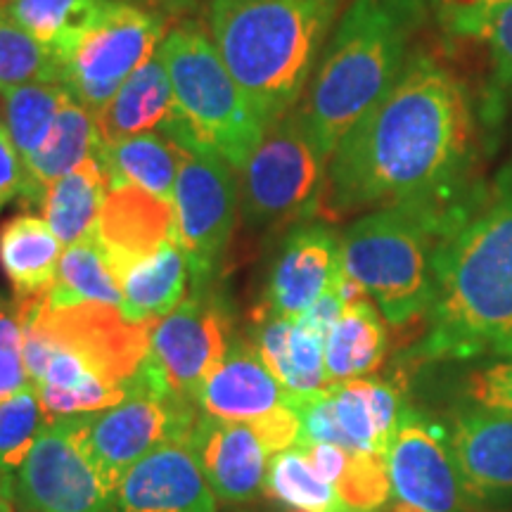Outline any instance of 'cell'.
<instances>
[{"label": "cell", "instance_id": "1", "mask_svg": "<svg viewBox=\"0 0 512 512\" xmlns=\"http://www.w3.org/2000/svg\"><path fill=\"white\" fill-rule=\"evenodd\" d=\"M475 112L446 64L411 53L399 79L351 128L328 164L323 209L335 219L401 204H458L472 164Z\"/></svg>", "mask_w": 512, "mask_h": 512}, {"label": "cell", "instance_id": "2", "mask_svg": "<svg viewBox=\"0 0 512 512\" xmlns=\"http://www.w3.org/2000/svg\"><path fill=\"white\" fill-rule=\"evenodd\" d=\"M415 361L512 358V164L441 240L437 290Z\"/></svg>", "mask_w": 512, "mask_h": 512}, {"label": "cell", "instance_id": "3", "mask_svg": "<svg viewBox=\"0 0 512 512\" xmlns=\"http://www.w3.org/2000/svg\"><path fill=\"white\" fill-rule=\"evenodd\" d=\"M24 332V363L46 418L98 413L138 387L152 323H133L119 306H50L15 299Z\"/></svg>", "mask_w": 512, "mask_h": 512}, {"label": "cell", "instance_id": "4", "mask_svg": "<svg viewBox=\"0 0 512 512\" xmlns=\"http://www.w3.org/2000/svg\"><path fill=\"white\" fill-rule=\"evenodd\" d=\"M342 0H209V29L264 126L297 107Z\"/></svg>", "mask_w": 512, "mask_h": 512}, {"label": "cell", "instance_id": "5", "mask_svg": "<svg viewBox=\"0 0 512 512\" xmlns=\"http://www.w3.org/2000/svg\"><path fill=\"white\" fill-rule=\"evenodd\" d=\"M422 15V0H351L339 17L299 105L325 157L399 79Z\"/></svg>", "mask_w": 512, "mask_h": 512}, {"label": "cell", "instance_id": "6", "mask_svg": "<svg viewBox=\"0 0 512 512\" xmlns=\"http://www.w3.org/2000/svg\"><path fill=\"white\" fill-rule=\"evenodd\" d=\"M467 202L401 204L363 214L339 235L342 271L389 325L427 316L437 290L441 240Z\"/></svg>", "mask_w": 512, "mask_h": 512}, {"label": "cell", "instance_id": "7", "mask_svg": "<svg viewBox=\"0 0 512 512\" xmlns=\"http://www.w3.org/2000/svg\"><path fill=\"white\" fill-rule=\"evenodd\" d=\"M174 88V114L159 128L174 143L216 152L235 171L264 136L266 126L249 110L240 86L200 22L188 19L159 46Z\"/></svg>", "mask_w": 512, "mask_h": 512}, {"label": "cell", "instance_id": "8", "mask_svg": "<svg viewBox=\"0 0 512 512\" xmlns=\"http://www.w3.org/2000/svg\"><path fill=\"white\" fill-rule=\"evenodd\" d=\"M328 164L299 107L275 119L235 171L245 226L259 230L309 221L323 207Z\"/></svg>", "mask_w": 512, "mask_h": 512}, {"label": "cell", "instance_id": "9", "mask_svg": "<svg viewBox=\"0 0 512 512\" xmlns=\"http://www.w3.org/2000/svg\"><path fill=\"white\" fill-rule=\"evenodd\" d=\"M164 24L128 0H105L81 27L53 46L60 83L91 114L110 102L128 76L159 50Z\"/></svg>", "mask_w": 512, "mask_h": 512}, {"label": "cell", "instance_id": "10", "mask_svg": "<svg viewBox=\"0 0 512 512\" xmlns=\"http://www.w3.org/2000/svg\"><path fill=\"white\" fill-rule=\"evenodd\" d=\"M235 339L233 318L216 285L192 292L155 320L140 377L152 392L195 403L197 389L223 361Z\"/></svg>", "mask_w": 512, "mask_h": 512}, {"label": "cell", "instance_id": "11", "mask_svg": "<svg viewBox=\"0 0 512 512\" xmlns=\"http://www.w3.org/2000/svg\"><path fill=\"white\" fill-rule=\"evenodd\" d=\"M176 145L181 152L174 188L176 240L188 259L192 287H209L216 285L238 223V176L216 152Z\"/></svg>", "mask_w": 512, "mask_h": 512}, {"label": "cell", "instance_id": "12", "mask_svg": "<svg viewBox=\"0 0 512 512\" xmlns=\"http://www.w3.org/2000/svg\"><path fill=\"white\" fill-rule=\"evenodd\" d=\"M197 415L195 403L152 392L138 370V387L124 401L74 418L83 451L114 494L121 477L140 458L169 441L190 437Z\"/></svg>", "mask_w": 512, "mask_h": 512}, {"label": "cell", "instance_id": "13", "mask_svg": "<svg viewBox=\"0 0 512 512\" xmlns=\"http://www.w3.org/2000/svg\"><path fill=\"white\" fill-rule=\"evenodd\" d=\"M12 494L19 512H107L112 491L83 451L76 418H48Z\"/></svg>", "mask_w": 512, "mask_h": 512}, {"label": "cell", "instance_id": "14", "mask_svg": "<svg viewBox=\"0 0 512 512\" xmlns=\"http://www.w3.org/2000/svg\"><path fill=\"white\" fill-rule=\"evenodd\" d=\"M392 501L415 512H472L448 448L446 427L408 406L387 448Z\"/></svg>", "mask_w": 512, "mask_h": 512}, {"label": "cell", "instance_id": "15", "mask_svg": "<svg viewBox=\"0 0 512 512\" xmlns=\"http://www.w3.org/2000/svg\"><path fill=\"white\" fill-rule=\"evenodd\" d=\"M446 437L470 510L512 505V413L472 401L451 415Z\"/></svg>", "mask_w": 512, "mask_h": 512}, {"label": "cell", "instance_id": "16", "mask_svg": "<svg viewBox=\"0 0 512 512\" xmlns=\"http://www.w3.org/2000/svg\"><path fill=\"white\" fill-rule=\"evenodd\" d=\"M342 275L339 235L323 221H299L287 230L268 266L259 313L302 318Z\"/></svg>", "mask_w": 512, "mask_h": 512}, {"label": "cell", "instance_id": "17", "mask_svg": "<svg viewBox=\"0 0 512 512\" xmlns=\"http://www.w3.org/2000/svg\"><path fill=\"white\" fill-rule=\"evenodd\" d=\"M216 501L185 437L140 458L121 477L107 512H216Z\"/></svg>", "mask_w": 512, "mask_h": 512}, {"label": "cell", "instance_id": "18", "mask_svg": "<svg viewBox=\"0 0 512 512\" xmlns=\"http://www.w3.org/2000/svg\"><path fill=\"white\" fill-rule=\"evenodd\" d=\"M190 444L219 501L247 503L264 491L271 451L252 425L200 413Z\"/></svg>", "mask_w": 512, "mask_h": 512}, {"label": "cell", "instance_id": "19", "mask_svg": "<svg viewBox=\"0 0 512 512\" xmlns=\"http://www.w3.org/2000/svg\"><path fill=\"white\" fill-rule=\"evenodd\" d=\"M195 406L211 418L256 425L290 406V401L254 344L235 337L223 361L197 389Z\"/></svg>", "mask_w": 512, "mask_h": 512}, {"label": "cell", "instance_id": "20", "mask_svg": "<svg viewBox=\"0 0 512 512\" xmlns=\"http://www.w3.org/2000/svg\"><path fill=\"white\" fill-rule=\"evenodd\" d=\"M95 240L119 280L126 268L155 254L164 242L176 240L174 202L136 185H114L102 204Z\"/></svg>", "mask_w": 512, "mask_h": 512}, {"label": "cell", "instance_id": "21", "mask_svg": "<svg viewBox=\"0 0 512 512\" xmlns=\"http://www.w3.org/2000/svg\"><path fill=\"white\" fill-rule=\"evenodd\" d=\"M249 342L264 358L275 380L283 384L290 403L330 387L325 373V337L302 320L254 311Z\"/></svg>", "mask_w": 512, "mask_h": 512}, {"label": "cell", "instance_id": "22", "mask_svg": "<svg viewBox=\"0 0 512 512\" xmlns=\"http://www.w3.org/2000/svg\"><path fill=\"white\" fill-rule=\"evenodd\" d=\"M337 446L347 451L387 453L406 401L392 382L377 377L330 384L328 387Z\"/></svg>", "mask_w": 512, "mask_h": 512}, {"label": "cell", "instance_id": "23", "mask_svg": "<svg viewBox=\"0 0 512 512\" xmlns=\"http://www.w3.org/2000/svg\"><path fill=\"white\" fill-rule=\"evenodd\" d=\"M98 150L100 136L95 117L69 95L43 145L34 155L22 159V185L17 195L22 207H41L46 192L60 178L72 174L76 166L98 155Z\"/></svg>", "mask_w": 512, "mask_h": 512}, {"label": "cell", "instance_id": "24", "mask_svg": "<svg viewBox=\"0 0 512 512\" xmlns=\"http://www.w3.org/2000/svg\"><path fill=\"white\" fill-rule=\"evenodd\" d=\"M174 105L169 69L157 50L121 83L117 95L98 114H93L100 145H117L152 128L159 131L174 114Z\"/></svg>", "mask_w": 512, "mask_h": 512}, {"label": "cell", "instance_id": "25", "mask_svg": "<svg viewBox=\"0 0 512 512\" xmlns=\"http://www.w3.org/2000/svg\"><path fill=\"white\" fill-rule=\"evenodd\" d=\"M62 252L53 228L34 214L12 216L0 228V268L15 299H46L57 280Z\"/></svg>", "mask_w": 512, "mask_h": 512}, {"label": "cell", "instance_id": "26", "mask_svg": "<svg viewBox=\"0 0 512 512\" xmlns=\"http://www.w3.org/2000/svg\"><path fill=\"white\" fill-rule=\"evenodd\" d=\"M190 266L178 240L126 268L119 278L121 313L133 323H152L174 311L188 294Z\"/></svg>", "mask_w": 512, "mask_h": 512}, {"label": "cell", "instance_id": "27", "mask_svg": "<svg viewBox=\"0 0 512 512\" xmlns=\"http://www.w3.org/2000/svg\"><path fill=\"white\" fill-rule=\"evenodd\" d=\"M387 356V328L368 297L344 306L325 337V373L330 384L358 380L382 366Z\"/></svg>", "mask_w": 512, "mask_h": 512}, {"label": "cell", "instance_id": "28", "mask_svg": "<svg viewBox=\"0 0 512 512\" xmlns=\"http://www.w3.org/2000/svg\"><path fill=\"white\" fill-rule=\"evenodd\" d=\"M110 188V174L95 155L46 192L41 202L43 219L53 228L62 247H72L95 235Z\"/></svg>", "mask_w": 512, "mask_h": 512}, {"label": "cell", "instance_id": "29", "mask_svg": "<svg viewBox=\"0 0 512 512\" xmlns=\"http://www.w3.org/2000/svg\"><path fill=\"white\" fill-rule=\"evenodd\" d=\"M98 157L110 174L112 188L136 185L162 200L174 202L181 152L166 133L147 131L117 145H100Z\"/></svg>", "mask_w": 512, "mask_h": 512}, {"label": "cell", "instance_id": "30", "mask_svg": "<svg viewBox=\"0 0 512 512\" xmlns=\"http://www.w3.org/2000/svg\"><path fill=\"white\" fill-rule=\"evenodd\" d=\"M46 302L60 309L79 304L121 306V285L95 235L64 247L57 280Z\"/></svg>", "mask_w": 512, "mask_h": 512}, {"label": "cell", "instance_id": "31", "mask_svg": "<svg viewBox=\"0 0 512 512\" xmlns=\"http://www.w3.org/2000/svg\"><path fill=\"white\" fill-rule=\"evenodd\" d=\"M264 494L283 508L304 512H347L330 484L313 467L302 444L275 453L268 463Z\"/></svg>", "mask_w": 512, "mask_h": 512}, {"label": "cell", "instance_id": "32", "mask_svg": "<svg viewBox=\"0 0 512 512\" xmlns=\"http://www.w3.org/2000/svg\"><path fill=\"white\" fill-rule=\"evenodd\" d=\"M69 95L62 83H29L3 95V121L19 157L27 159L43 145Z\"/></svg>", "mask_w": 512, "mask_h": 512}, {"label": "cell", "instance_id": "33", "mask_svg": "<svg viewBox=\"0 0 512 512\" xmlns=\"http://www.w3.org/2000/svg\"><path fill=\"white\" fill-rule=\"evenodd\" d=\"M437 19L446 36L477 43L486 50L498 83L512 98V3L446 12Z\"/></svg>", "mask_w": 512, "mask_h": 512}, {"label": "cell", "instance_id": "34", "mask_svg": "<svg viewBox=\"0 0 512 512\" xmlns=\"http://www.w3.org/2000/svg\"><path fill=\"white\" fill-rule=\"evenodd\" d=\"M29 83H60L53 48L27 34L0 0V98Z\"/></svg>", "mask_w": 512, "mask_h": 512}, {"label": "cell", "instance_id": "35", "mask_svg": "<svg viewBox=\"0 0 512 512\" xmlns=\"http://www.w3.org/2000/svg\"><path fill=\"white\" fill-rule=\"evenodd\" d=\"M46 420L34 384L0 401V479L3 482H15L17 470L34 448Z\"/></svg>", "mask_w": 512, "mask_h": 512}, {"label": "cell", "instance_id": "36", "mask_svg": "<svg viewBox=\"0 0 512 512\" xmlns=\"http://www.w3.org/2000/svg\"><path fill=\"white\" fill-rule=\"evenodd\" d=\"M102 3L105 0H3L19 27L48 48L81 27Z\"/></svg>", "mask_w": 512, "mask_h": 512}, {"label": "cell", "instance_id": "37", "mask_svg": "<svg viewBox=\"0 0 512 512\" xmlns=\"http://www.w3.org/2000/svg\"><path fill=\"white\" fill-rule=\"evenodd\" d=\"M347 512H382L392 503V482L384 453L349 451L344 472L335 482Z\"/></svg>", "mask_w": 512, "mask_h": 512}, {"label": "cell", "instance_id": "38", "mask_svg": "<svg viewBox=\"0 0 512 512\" xmlns=\"http://www.w3.org/2000/svg\"><path fill=\"white\" fill-rule=\"evenodd\" d=\"M31 387L24 363V332L15 299H0V401Z\"/></svg>", "mask_w": 512, "mask_h": 512}, {"label": "cell", "instance_id": "39", "mask_svg": "<svg viewBox=\"0 0 512 512\" xmlns=\"http://www.w3.org/2000/svg\"><path fill=\"white\" fill-rule=\"evenodd\" d=\"M465 392L467 399L479 406L512 413V358L489 363L467 375Z\"/></svg>", "mask_w": 512, "mask_h": 512}, {"label": "cell", "instance_id": "40", "mask_svg": "<svg viewBox=\"0 0 512 512\" xmlns=\"http://www.w3.org/2000/svg\"><path fill=\"white\" fill-rule=\"evenodd\" d=\"M22 185V157L12 143L8 126L0 119V209L19 195Z\"/></svg>", "mask_w": 512, "mask_h": 512}, {"label": "cell", "instance_id": "41", "mask_svg": "<svg viewBox=\"0 0 512 512\" xmlns=\"http://www.w3.org/2000/svg\"><path fill=\"white\" fill-rule=\"evenodd\" d=\"M422 3H430L434 15H446V12H458V10L494 8V5L512 3V0H422Z\"/></svg>", "mask_w": 512, "mask_h": 512}, {"label": "cell", "instance_id": "42", "mask_svg": "<svg viewBox=\"0 0 512 512\" xmlns=\"http://www.w3.org/2000/svg\"><path fill=\"white\" fill-rule=\"evenodd\" d=\"M0 512H17L15 494H12V484L0 479Z\"/></svg>", "mask_w": 512, "mask_h": 512}, {"label": "cell", "instance_id": "43", "mask_svg": "<svg viewBox=\"0 0 512 512\" xmlns=\"http://www.w3.org/2000/svg\"><path fill=\"white\" fill-rule=\"evenodd\" d=\"M273 512H304V510H292V508H283V505H280V508H275Z\"/></svg>", "mask_w": 512, "mask_h": 512}]
</instances>
